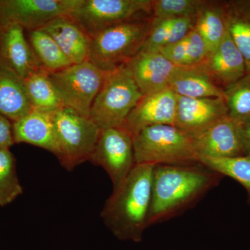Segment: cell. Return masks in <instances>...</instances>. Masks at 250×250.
I'll return each instance as SVG.
<instances>
[{
  "label": "cell",
  "mask_w": 250,
  "mask_h": 250,
  "mask_svg": "<svg viewBox=\"0 0 250 250\" xmlns=\"http://www.w3.org/2000/svg\"><path fill=\"white\" fill-rule=\"evenodd\" d=\"M223 177L201 163L154 166L148 228L195 207Z\"/></svg>",
  "instance_id": "obj_1"
},
{
  "label": "cell",
  "mask_w": 250,
  "mask_h": 250,
  "mask_svg": "<svg viewBox=\"0 0 250 250\" xmlns=\"http://www.w3.org/2000/svg\"><path fill=\"white\" fill-rule=\"evenodd\" d=\"M154 168L152 165L136 164L105 202L100 216L105 226L120 241H142L148 228Z\"/></svg>",
  "instance_id": "obj_2"
},
{
  "label": "cell",
  "mask_w": 250,
  "mask_h": 250,
  "mask_svg": "<svg viewBox=\"0 0 250 250\" xmlns=\"http://www.w3.org/2000/svg\"><path fill=\"white\" fill-rule=\"evenodd\" d=\"M135 164L181 165L200 163L194 139L174 125L145 128L133 136Z\"/></svg>",
  "instance_id": "obj_3"
},
{
  "label": "cell",
  "mask_w": 250,
  "mask_h": 250,
  "mask_svg": "<svg viewBox=\"0 0 250 250\" xmlns=\"http://www.w3.org/2000/svg\"><path fill=\"white\" fill-rule=\"evenodd\" d=\"M151 17L134 20L104 29L91 38L88 61L104 72L127 63L141 52Z\"/></svg>",
  "instance_id": "obj_4"
},
{
  "label": "cell",
  "mask_w": 250,
  "mask_h": 250,
  "mask_svg": "<svg viewBox=\"0 0 250 250\" xmlns=\"http://www.w3.org/2000/svg\"><path fill=\"white\" fill-rule=\"evenodd\" d=\"M143 94L126 64L106 72L90 108L89 118L100 129L124 126Z\"/></svg>",
  "instance_id": "obj_5"
},
{
  "label": "cell",
  "mask_w": 250,
  "mask_h": 250,
  "mask_svg": "<svg viewBox=\"0 0 250 250\" xmlns=\"http://www.w3.org/2000/svg\"><path fill=\"white\" fill-rule=\"evenodd\" d=\"M58 143L57 159L67 171L89 161L101 129L89 118L64 107L53 114Z\"/></svg>",
  "instance_id": "obj_6"
},
{
  "label": "cell",
  "mask_w": 250,
  "mask_h": 250,
  "mask_svg": "<svg viewBox=\"0 0 250 250\" xmlns=\"http://www.w3.org/2000/svg\"><path fill=\"white\" fill-rule=\"evenodd\" d=\"M106 72L86 61L49 73L66 107L89 118L90 108L103 85Z\"/></svg>",
  "instance_id": "obj_7"
},
{
  "label": "cell",
  "mask_w": 250,
  "mask_h": 250,
  "mask_svg": "<svg viewBox=\"0 0 250 250\" xmlns=\"http://www.w3.org/2000/svg\"><path fill=\"white\" fill-rule=\"evenodd\" d=\"M153 0H82L70 15L90 36L112 26L149 18Z\"/></svg>",
  "instance_id": "obj_8"
},
{
  "label": "cell",
  "mask_w": 250,
  "mask_h": 250,
  "mask_svg": "<svg viewBox=\"0 0 250 250\" xmlns=\"http://www.w3.org/2000/svg\"><path fill=\"white\" fill-rule=\"evenodd\" d=\"M89 161L106 171L116 190L136 165L133 136L125 126L101 129Z\"/></svg>",
  "instance_id": "obj_9"
},
{
  "label": "cell",
  "mask_w": 250,
  "mask_h": 250,
  "mask_svg": "<svg viewBox=\"0 0 250 250\" xmlns=\"http://www.w3.org/2000/svg\"><path fill=\"white\" fill-rule=\"evenodd\" d=\"M82 0H0V26L14 23L26 31L41 29L54 18L70 16Z\"/></svg>",
  "instance_id": "obj_10"
},
{
  "label": "cell",
  "mask_w": 250,
  "mask_h": 250,
  "mask_svg": "<svg viewBox=\"0 0 250 250\" xmlns=\"http://www.w3.org/2000/svg\"><path fill=\"white\" fill-rule=\"evenodd\" d=\"M177 97L174 126L193 139L228 116V107L223 98Z\"/></svg>",
  "instance_id": "obj_11"
},
{
  "label": "cell",
  "mask_w": 250,
  "mask_h": 250,
  "mask_svg": "<svg viewBox=\"0 0 250 250\" xmlns=\"http://www.w3.org/2000/svg\"><path fill=\"white\" fill-rule=\"evenodd\" d=\"M178 97L170 88L143 95L129 113L125 126L131 136L141 130L163 125H175Z\"/></svg>",
  "instance_id": "obj_12"
},
{
  "label": "cell",
  "mask_w": 250,
  "mask_h": 250,
  "mask_svg": "<svg viewBox=\"0 0 250 250\" xmlns=\"http://www.w3.org/2000/svg\"><path fill=\"white\" fill-rule=\"evenodd\" d=\"M199 161L202 158H232L246 155L239 126L228 116L194 139Z\"/></svg>",
  "instance_id": "obj_13"
},
{
  "label": "cell",
  "mask_w": 250,
  "mask_h": 250,
  "mask_svg": "<svg viewBox=\"0 0 250 250\" xmlns=\"http://www.w3.org/2000/svg\"><path fill=\"white\" fill-rule=\"evenodd\" d=\"M25 31L14 23L0 26V62L23 80L40 68Z\"/></svg>",
  "instance_id": "obj_14"
},
{
  "label": "cell",
  "mask_w": 250,
  "mask_h": 250,
  "mask_svg": "<svg viewBox=\"0 0 250 250\" xmlns=\"http://www.w3.org/2000/svg\"><path fill=\"white\" fill-rule=\"evenodd\" d=\"M126 65L143 95L168 88L177 67L159 52H139Z\"/></svg>",
  "instance_id": "obj_15"
},
{
  "label": "cell",
  "mask_w": 250,
  "mask_h": 250,
  "mask_svg": "<svg viewBox=\"0 0 250 250\" xmlns=\"http://www.w3.org/2000/svg\"><path fill=\"white\" fill-rule=\"evenodd\" d=\"M202 64L223 89L248 73L245 59L228 31L220 45L208 54Z\"/></svg>",
  "instance_id": "obj_16"
},
{
  "label": "cell",
  "mask_w": 250,
  "mask_h": 250,
  "mask_svg": "<svg viewBox=\"0 0 250 250\" xmlns=\"http://www.w3.org/2000/svg\"><path fill=\"white\" fill-rule=\"evenodd\" d=\"M53 114L32 109L14 122L15 143L32 145L48 151L57 157L59 148Z\"/></svg>",
  "instance_id": "obj_17"
},
{
  "label": "cell",
  "mask_w": 250,
  "mask_h": 250,
  "mask_svg": "<svg viewBox=\"0 0 250 250\" xmlns=\"http://www.w3.org/2000/svg\"><path fill=\"white\" fill-rule=\"evenodd\" d=\"M52 36L72 64L88 61L91 37L72 16H59L41 28Z\"/></svg>",
  "instance_id": "obj_18"
},
{
  "label": "cell",
  "mask_w": 250,
  "mask_h": 250,
  "mask_svg": "<svg viewBox=\"0 0 250 250\" xmlns=\"http://www.w3.org/2000/svg\"><path fill=\"white\" fill-rule=\"evenodd\" d=\"M168 87L184 98H223V88L215 83L202 63L176 67Z\"/></svg>",
  "instance_id": "obj_19"
},
{
  "label": "cell",
  "mask_w": 250,
  "mask_h": 250,
  "mask_svg": "<svg viewBox=\"0 0 250 250\" xmlns=\"http://www.w3.org/2000/svg\"><path fill=\"white\" fill-rule=\"evenodd\" d=\"M32 109L24 80L0 62V114L14 123Z\"/></svg>",
  "instance_id": "obj_20"
},
{
  "label": "cell",
  "mask_w": 250,
  "mask_h": 250,
  "mask_svg": "<svg viewBox=\"0 0 250 250\" xmlns=\"http://www.w3.org/2000/svg\"><path fill=\"white\" fill-rule=\"evenodd\" d=\"M24 82L33 109L53 114L66 107L52 83L49 72L38 69L26 77Z\"/></svg>",
  "instance_id": "obj_21"
},
{
  "label": "cell",
  "mask_w": 250,
  "mask_h": 250,
  "mask_svg": "<svg viewBox=\"0 0 250 250\" xmlns=\"http://www.w3.org/2000/svg\"><path fill=\"white\" fill-rule=\"evenodd\" d=\"M194 29L205 41L209 52L214 50L227 32L225 3L206 1L195 18Z\"/></svg>",
  "instance_id": "obj_22"
},
{
  "label": "cell",
  "mask_w": 250,
  "mask_h": 250,
  "mask_svg": "<svg viewBox=\"0 0 250 250\" xmlns=\"http://www.w3.org/2000/svg\"><path fill=\"white\" fill-rule=\"evenodd\" d=\"M27 32L28 41L40 68L49 73H53L72 65V62L48 33L42 29Z\"/></svg>",
  "instance_id": "obj_23"
},
{
  "label": "cell",
  "mask_w": 250,
  "mask_h": 250,
  "mask_svg": "<svg viewBox=\"0 0 250 250\" xmlns=\"http://www.w3.org/2000/svg\"><path fill=\"white\" fill-rule=\"evenodd\" d=\"M227 31L246 62L250 72V14L238 9L232 1L225 3Z\"/></svg>",
  "instance_id": "obj_24"
},
{
  "label": "cell",
  "mask_w": 250,
  "mask_h": 250,
  "mask_svg": "<svg viewBox=\"0 0 250 250\" xmlns=\"http://www.w3.org/2000/svg\"><path fill=\"white\" fill-rule=\"evenodd\" d=\"M223 98L228 110V116L237 125L250 118V72L243 78L223 89Z\"/></svg>",
  "instance_id": "obj_25"
},
{
  "label": "cell",
  "mask_w": 250,
  "mask_h": 250,
  "mask_svg": "<svg viewBox=\"0 0 250 250\" xmlns=\"http://www.w3.org/2000/svg\"><path fill=\"white\" fill-rule=\"evenodd\" d=\"M200 163L241 184L246 190L250 205V154L223 159L202 158Z\"/></svg>",
  "instance_id": "obj_26"
},
{
  "label": "cell",
  "mask_w": 250,
  "mask_h": 250,
  "mask_svg": "<svg viewBox=\"0 0 250 250\" xmlns=\"http://www.w3.org/2000/svg\"><path fill=\"white\" fill-rule=\"evenodd\" d=\"M23 193L16 158L10 149H0V207H6Z\"/></svg>",
  "instance_id": "obj_27"
},
{
  "label": "cell",
  "mask_w": 250,
  "mask_h": 250,
  "mask_svg": "<svg viewBox=\"0 0 250 250\" xmlns=\"http://www.w3.org/2000/svg\"><path fill=\"white\" fill-rule=\"evenodd\" d=\"M206 1L205 0H153L151 18H195Z\"/></svg>",
  "instance_id": "obj_28"
},
{
  "label": "cell",
  "mask_w": 250,
  "mask_h": 250,
  "mask_svg": "<svg viewBox=\"0 0 250 250\" xmlns=\"http://www.w3.org/2000/svg\"><path fill=\"white\" fill-rule=\"evenodd\" d=\"M174 19H153L141 52H158L166 45Z\"/></svg>",
  "instance_id": "obj_29"
},
{
  "label": "cell",
  "mask_w": 250,
  "mask_h": 250,
  "mask_svg": "<svg viewBox=\"0 0 250 250\" xmlns=\"http://www.w3.org/2000/svg\"><path fill=\"white\" fill-rule=\"evenodd\" d=\"M187 58L184 66H191L202 63L209 53L205 41L193 29L187 36Z\"/></svg>",
  "instance_id": "obj_30"
},
{
  "label": "cell",
  "mask_w": 250,
  "mask_h": 250,
  "mask_svg": "<svg viewBox=\"0 0 250 250\" xmlns=\"http://www.w3.org/2000/svg\"><path fill=\"white\" fill-rule=\"evenodd\" d=\"M187 41L186 36L182 41L162 47L158 52L162 54L176 66H184L187 58Z\"/></svg>",
  "instance_id": "obj_31"
},
{
  "label": "cell",
  "mask_w": 250,
  "mask_h": 250,
  "mask_svg": "<svg viewBox=\"0 0 250 250\" xmlns=\"http://www.w3.org/2000/svg\"><path fill=\"white\" fill-rule=\"evenodd\" d=\"M14 143L13 123L0 114V149H10Z\"/></svg>",
  "instance_id": "obj_32"
},
{
  "label": "cell",
  "mask_w": 250,
  "mask_h": 250,
  "mask_svg": "<svg viewBox=\"0 0 250 250\" xmlns=\"http://www.w3.org/2000/svg\"><path fill=\"white\" fill-rule=\"evenodd\" d=\"M238 126L246 154H250V118Z\"/></svg>",
  "instance_id": "obj_33"
}]
</instances>
